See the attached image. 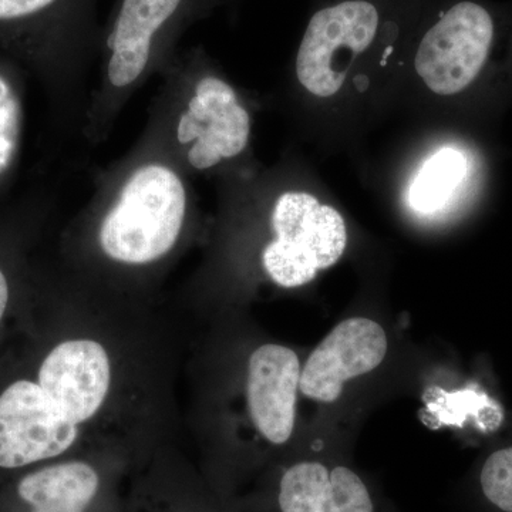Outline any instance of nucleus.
I'll list each match as a JSON object with an SVG mask.
<instances>
[{"mask_svg":"<svg viewBox=\"0 0 512 512\" xmlns=\"http://www.w3.org/2000/svg\"><path fill=\"white\" fill-rule=\"evenodd\" d=\"M387 348L386 330L376 320H343L306 360L299 390L315 402H336L349 380L367 375L382 365Z\"/></svg>","mask_w":512,"mask_h":512,"instance_id":"8","label":"nucleus"},{"mask_svg":"<svg viewBox=\"0 0 512 512\" xmlns=\"http://www.w3.org/2000/svg\"><path fill=\"white\" fill-rule=\"evenodd\" d=\"M494 37L495 22L487 8L471 0L458 2L421 39L414 60L417 74L433 93H461L483 70Z\"/></svg>","mask_w":512,"mask_h":512,"instance_id":"5","label":"nucleus"},{"mask_svg":"<svg viewBox=\"0 0 512 512\" xmlns=\"http://www.w3.org/2000/svg\"><path fill=\"white\" fill-rule=\"evenodd\" d=\"M302 366L295 350L266 343L249 357L247 396L256 430L266 441L282 446L296 423Z\"/></svg>","mask_w":512,"mask_h":512,"instance_id":"10","label":"nucleus"},{"mask_svg":"<svg viewBox=\"0 0 512 512\" xmlns=\"http://www.w3.org/2000/svg\"><path fill=\"white\" fill-rule=\"evenodd\" d=\"M37 383L79 426L96 416L109 394L110 357L96 340H66L43 360Z\"/></svg>","mask_w":512,"mask_h":512,"instance_id":"9","label":"nucleus"},{"mask_svg":"<svg viewBox=\"0 0 512 512\" xmlns=\"http://www.w3.org/2000/svg\"><path fill=\"white\" fill-rule=\"evenodd\" d=\"M208 0H119L104 36L110 89L130 90Z\"/></svg>","mask_w":512,"mask_h":512,"instance_id":"3","label":"nucleus"},{"mask_svg":"<svg viewBox=\"0 0 512 512\" xmlns=\"http://www.w3.org/2000/svg\"><path fill=\"white\" fill-rule=\"evenodd\" d=\"M187 207V188L174 168L158 161L141 164L101 221V249L120 264L158 261L177 244Z\"/></svg>","mask_w":512,"mask_h":512,"instance_id":"1","label":"nucleus"},{"mask_svg":"<svg viewBox=\"0 0 512 512\" xmlns=\"http://www.w3.org/2000/svg\"><path fill=\"white\" fill-rule=\"evenodd\" d=\"M77 434V424L39 383L18 380L0 394V468L13 470L60 456Z\"/></svg>","mask_w":512,"mask_h":512,"instance_id":"7","label":"nucleus"},{"mask_svg":"<svg viewBox=\"0 0 512 512\" xmlns=\"http://www.w3.org/2000/svg\"><path fill=\"white\" fill-rule=\"evenodd\" d=\"M185 160L198 171L239 156L248 146L251 119L237 93L220 77L195 83L175 128Z\"/></svg>","mask_w":512,"mask_h":512,"instance_id":"6","label":"nucleus"},{"mask_svg":"<svg viewBox=\"0 0 512 512\" xmlns=\"http://www.w3.org/2000/svg\"><path fill=\"white\" fill-rule=\"evenodd\" d=\"M470 173V160L456 147H443L421 165L407 201L420 214L443 210Z\"/></svg>","mask_w":512,"mask_h":512,"instance_id":"12","label":"nucleus"},{"mask_svg":"<svg viewBox=\"0 0 512 512\" xmlns=\"http://www.w3.org/2000/svg\"><path fill=\"white\" fill-rule=\"evenodd\" d=\"M9 302V285L6 281V276L0 271V320L5 315L6 308H8Z\"/></svg>","mask_w":512,"mask_h":512,"instance_id":"14","label":"nucleus"},{"mask_svg":"<svg viewBox=\"0 0 512 512\" xmlns=\"http://www.w3.org/2000/svg\"><path fill=\"white\" fill-rule=\"evenodd\" d=\"M272 228L275 238L266 245L262 264L281 288L311 284L342 258L348 244L342 215L306 192H285L276 200Z\"/></svg>","mask_w":512,"mask_h":512,"instance_id":"2","label":"nucleus"},{"mask_svg":"<svg viewBox=\"0 0 512 512\" xmlns=\"http://www.w3.org/2000/svg\"><path fill=\"white\" fill-rule=\"evenodd\" d=\"M99 487V474L90 464L69 461L28 474L18 494L30 512H86Z\"/></svg>","mask_w":512,"mask_h":512,"instance_id":"11","label":"nucleus"},{"mask_svg":"<svg viewBox=\"0 0 512 512\" xmlns=\"http://www.w3.org/2000/svg\"><path fill=\"white\" fill-rule=\"evenodd\" d=\"M379 10L367 0H343L316 12L296 55V76L320 99L342 89L350 64L375 40Z\"/></svg>","mask_w":512,"mask_h":512,"instance_id":"4","label":"nucleus"},{"mask_svg":"<svg viewBox=\"0 0 512 512\" xmlns=\"http://www.w3.org/2000/svg\"><path fill=\"white\" fill-rule=\"evenodd\" d=\"M478 485L493 511L512 512V446L500 448L485 458Z\"/></svg>","mask_w":512,"mask_h":512,"instance_id":"13","label":"nucleus"}]
</instances>
